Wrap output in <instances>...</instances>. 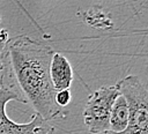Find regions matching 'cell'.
Masks as SVG:
<instances>
[{
	"instance_id": "cell-1",
	"label": "cell",
	"mask_w": 148,
	"mask_h": 134,
	"mask_svg": "<svg viewBox=\"0 0 148 134\" xmlns=\"http://www.w3.org/2000/svg\"><path fill=\"white\" fill-rule=\"evenodd\" d=\"M54 51L28 36L16 37L8 47V55L14 76L36 113L45 120L64 118L65 113L56 102V94L50 65Z\"/></svg>"
},
{
	"instance_id": "cell-2",
	"label": "cell",
	"mask_w": 148,
	"mask_h": 134,
	"mask_svg": "<svg viewBox=\"0 0 148 134\" xmlns=\"http://www.w3.org/2000/svg\"><path fill=\"white\" fill-rule=\"evenodd\" d=\"M117 87L127 102V126L123 132L108 131L104 134H148V90L146 83L136 75H127L117 82Z\"/></svg>"
},
{
	"instance_id": "cell-3",
	"label": "cell",
	"mask_w": 148,
	"mask_h": 134,
	"mask_svg": "<svg viewBox=\"0 0 148 134\" xmlns=\"http://www.w3.org/2000/svg\"><path fill=\"white\" fill-rule=\"evenodd\" d=\"M120 95L116 85H103L91 92L83 110V122L92 134L110 129L109 120L114 99Z\"/></svg>"
},
{
	"instance_id": "cell-4",
	"label": "cell",
	"mask_w": 148,
	"mask_h": 134,
	"mask_svg": "<svg viewBox=\"0 0 148 134\" xmlns=\"http://www.w3.org/2000/svg\"><path fill=\"white\" fill-rule=\"evenodd\" d=\"M0 87V134H54V127L45 119H43L38 113H35L30 121L25 124H17L10 120L6 114V105L10 100H17L20 103L27 104L24 97L3 85L1 80Z\"/></svg>"
},
{
	"instance_id": "cell-5",
	"label": "cell",
	"mask_w": 148,
	"mask_h": 134,
	"mask_svg": "<svg viewBox=\"0 0 148 134\" xmlns=\"http://www.w3.org/2000/svg\"><path fill=\"white\" fill-rule=\"evenodd\" d=\"M50 76L52 85L57 92L61 90H68L72 85V66L64 54L54 52L50 65Z\"/></svg>"
},
{
	"instance_id": "cell-6",
	"label": "cell",
	"mask_w": 148,
	"mask_h": 134,
	"mask_svg": "<svg viewBox=\"0 0 148 134\" xmlns=\"http://www.w3.org/2000/svg\"><path fill=\"white\" fill-rule=\"evenodd\" d=\"M127 118H128V106L125 97L120 94L113 102L111 113H110V129L111 132L119 133L123 132L127 126Z\"/></svg>"
},
{
	"instance_id": "cell-7",
	"label": "cell",
	"mask_w": 148,
	"mask_h": 134,
	"mask_svg": "<svg viewBox=\"0 0 148 134\" xmlns=\"http://www.w3.org/2000/svg\"><path fill=\"white\" fill-rule=\"evenodd\" d=\"M56 102L60 107H64L71 102V92L69 90H61L56 94Z\"/></svg>"
},
{
	"instance_id": "cell-8",
	"label": "cell",
	"mask_w": 148,
	"mask_h": 134,
	"mask_svg": "<svg viewBox=\"0 0 148 134\" xmlns=\"http://www.w3.org/2000/svg\"><path fill=\"white\" fill-rule=\"evenodd\" d=\"M9 43V32L7 29L0 28V55L3 54L7 44Z\"/></svg>"
},
{
	"instance_id": "cell-9",
	"label": "cell",
	"mask_w": 148,
	"mask_h": 134,
	"mask_svg": "<svg viewBox=\"0 0 148 134\" xmlns=\"http://www.w3.org/2000/svg\"><path fill=\"white\" fill-rule=\"evenodd\" d=\"M2 68H3V64H2V61L0 60V70H1Z\"/></svg>"
},
{
	"instance_id": "cell-10",
	"label": "cell",
	"mask_w": 148,
	"mask_h": 134,
	"mask_svg": "<svg viewBox=\"0 0 148 134\" xmlns=\"http://www.w3.org/2000/svg\"><path fill=\"white\" fill-rule=\"evenodd\" d=\"M0 23H1V16H0Z\"/></svg>"
}]
</instances>
